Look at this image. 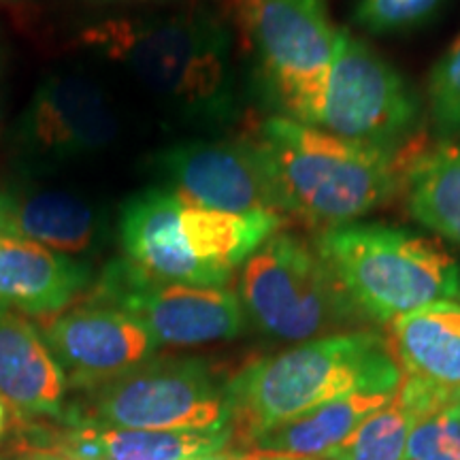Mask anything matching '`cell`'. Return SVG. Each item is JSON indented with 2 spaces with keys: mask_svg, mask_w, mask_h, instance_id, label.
<instances>
[{
  "mask_svg": "<svg viewBox=\"0 0 460 460\" xmlns=\"http://www.w3.org/2000/svg\"><path fill=\"white\" fill-rule=\"evenodd\" d=\"M407 460H460V416L450 407L418 420L407 439Z\"/></svg>",
  "mask_w": 460,
  "mask_h": 460,
  "instance_id": "cb8c5ba5",
  "label": "cell"
},
{
  "mask_svg": "<svg viewBox=\"0 0 460 460\" xmlns=\"http://www.w3.org/2000/svg\"><path fill=\"white\" fill-rule=\"evenodd\" d=\"M390 352L407 376L460 388V303L441 301L390 322Z\"/></svg>",
  "mask_w": 460,
  "mask_h": 460,
  "instance_id": "ac0fdd59",
  "label": "cell"
},
{
  "mask_svg": "<svg viewBox=\"0 0 460 460\" xmlns=\"http://www.w3.org/2000/svg\"><path fill=\"white\" fill-rule=\"evenodd\" d=\"M39 331L73 386L84 390L135 371L160 348L139 318L96 301L56 315Z\"/></svg>",
  "mask_w": 460,
  "mask_h": 460,
  "instance_id": "8fae6325",
  "label": "cell"
},
{
  "mask_svg": "<svg viewBox=\"0 0 460 460\" xmlns=\"http://www.w3.org/2000/svg\"><path fill=\"white\" fill-rule=\"evenodd\" d=\"M239 298L247 318L281 341L360 331L367 322L318 250L284 230L241 264Z\"/></svg>",
  "mask_w": 460,
  "mask_h": 460,
  "instance_id": "5b68a950",
  "label": "cell"
},
{
  "mask_svg": "<svg viewBox=\"0 0 460 460\" xmlns=\"http://www.w3.org/2000/svg\"><path fill=\"white\" fill-rule=\"evenodd\" d=\"M0 460H3V458H0Z\"/></svg>",
  "mask_w": 460,
  "mask_h": 460,
  "instance_id": "4dcf8cb0",
  "label": "cell"
},
{
  "mask_svg": "<svg viewBox=\"0 0 460 460\" xmlns=\"http://www.w3.org/2000/svg\"><path fill=\"white\" fill-rule=\"evenodd\" d=\"M156 163L172 192L188 203L226 214L286 217L254 141H186L164 149Z\"/></svg>",
  "mask_w": 460,
  "mask_h": 460,
  "instance_id": "30bf717a",
  "label": "cell"
},
{
  "mask_svg": "<svg viewBox=\"0 0 460 460\" xmlns=\"http://www.w3.org/2000/svg\"><path fill=\"white\" fill-rule=\"evenodd\" d=\"M90 279V267L77 258L0 233V307L28 315L58 314Z\"/></svg>",
  "mask_w": 460,
  "mask_h": 460,
  "instance_id": "2e32d148",
  "label": "cell"
},
{
  "mask_svg": "<svg viewBox=\"0 0 460 460\" xmlns=\"http://www.w3.org/2000/svg\"><path fill=\"white\" fill-rule=\"evenodd\" d=\"M66 373L37 326L0 307V396L17 420L65 418Z\"/></svg>",
  "mask_w": 460,
  "mask_h": 460,
  "instance_id": "9a60e30c",
  "label": "cell"
},
{
  "mask_svg": "<svg viewBox=\"0 0 460 460\" xmlns=\"http://www.w3.org/2000/svg\"><path fill=\"white\" fill-rule=\"evenodd\" d=\"M446 0H356L354 24L365 32L386 37L424 26Z\"/></svg>",
  "mask_w": 460,
  "mask_h": 460,
  "instance_id": "603a6c76",
  "label": "cell"
},
{
  "mask_svg": "<svg viewBox=\"0 0 460 460\" xmlns=\"http://www.w3.org/2000/svg\"><path fill=\"white\" fill-rule=\"evenodd\" d=\"M314 247L367 322L390 324L427 305L460 303V262L411 230L339 224L322 228Z\"/></svg>",
  "mask_w": 460,
  "mask_h": 460,
  "instance_id": "277c9868",
  "label": "cell"
},
{
  "mask_svg": "<svg viewBox=\"0 0 460 460\" xmlns=\"http://www.w3.org/2000/svg\"><path fill=\"white\" fill-rule=\"evenodd\" d=\"M429 119L444 141L460 139V34L429 75Z\"/></svg>",
  "mask_w": 460,
  "mask_h": 460,
  "instance_id": "7402d4cb",
  "label": "cell"
},
{
  "mask_svg": "<svg viewBox=\"0 0 460 460\" xmlns=\"http://www.w3.org/2000/svg\"><path fill=\"white\" fill-rule=\"evenodd\" d=\"M9 460H65L58 454L45 452V450H31V447H15L13 456Z\"/></svg>",
  "mask_w": 460,
  "mask_h": 460,
  "instance_id": "484cf974",
  "label": "cell"
},
{
  "mask_svg": "<svg viewBox=\"0 0 460 460\" xmlns=\"http://www.w3.org/2000/svg\"><path fill=\"white\" fill-rule=\"evenodd\" d=\"M394 393H354L315 407L305 416L269 430L252 444V450L318 458L343 444L371 413L386 407Z\"/></svg>",
  "mask_w": 460,
  "mask_h": 460,
  "instance_id": "d6986e66",
  "label": "cell"
},
{
  "mask_svg": "<svg viewBox=\"0 0 460 460\" xmlns=\"http://www.w3.org/2000/svg\"><path fill=\"white\" fill-rule=\"evenodd\" d=\"M402 379L390 345L373 331H348L252 360L228 379L233 439L252 446L269 430L354 393H396Z\"/></svg>",
  "mask_w": 460,
  "mask_h": 460,
  "instance_id": "7a4b0ae2",
  "label": "cell"
},
{
  "mask_svg": "<svg viewBox=\"0 0 460 460\" xmlns=\"http://www.w3.org/2000/svg\"><path fill=\"white\" fill-rule=\"evenodd\" d=\"M254 143L286 216L322 228L356 222L390 203L405 190L410 171L427 152L418 137L402 147H376L286 115L262 122Z\"/></svg>",
  "mask_w": 460,
  "mask_h": 460,
  "instance_id": "6da1fadb",
  "label": "cell"
},
{
  "mask_svg": "<svg viewBox=\"0 0 460 460\" xmlns=\"http://www.w3.org/2000/svg\"><path fill=\"white\" fill-rule=\"evenodd\" d=\"M224 460H318V458H301V456H288V454H275V452H261L250 450L245 454L228 452Z\"/></svg>",
  "mask_w": 460,
  "mask_h": 460,
  "instance_id": "d4e9b609",
  "label": "cell"
},
{
  "mask_svg": "<svg viewBox=\"0 0 460 460\" xmlns=\"http://www.w3.org/2000/svg\"><path fill=\"white\" fill-rule=\"evenodd\" d=\"M413 220L460 245V146L427 149L405 183Z\"/></svg>",
  "mask_w": 460,
  "mask_h": 460,
  "instance_id": "ffe728a7",
  "label": "cell"
},
{
  "mask_svg": "<svg viewBox=\"0 0 460 460\" xmlns=\"http://www.w3.org/2000/svg\"><path fill=\"white\" fill-rule=\"evenodd\" d=\"M68 427L222 430L233 424L228 379L200 358H152L65 410Z\"/></svg>",
  "mask_w": 460,
  "mask_h": 460,
  "instance_id": "8992f818",
  "label": "cell"
},
{
  "mask_svg": "<svg viewBox=\"0 0 460 460\" xmlns=\"http://www.w3.org/2000/svg\"><path fill=\"white\" fill-rule=\"evenodd\" d=\"M224 458H226V456H224ZM224 458H222V460H224Z\"/></svg>",
  "mask_w": 460,
  "mask_h": 460,
  "instance_id": "f546056e",
  "label": "cell"
},
{
  "mask_svg": "<svg viewBox=\"0 0 460 460\" xmlns=\"http://www.w3.org/2000/svg\"><path fill=\"white\" fill-rule=\"evenodd\" d=\"M84 43L186 113L220 118L233 102L228 31L207 13L107 20L88 28Z\"/></svg>",
  "mask_w": 460,
  "mask_h": 460,
  "instance_id": "3957f363",
  "label": "cell"
},
{
  "mask_svg": "<svg viewBox=\"0 0 460 460\" xmlns=\"http://www.w3.org/2000/svg\"><path fill=\"white\" fill-rule=\"evenodd\" d=\"M418 118L420 101L407 79L371 45L339 31L314 126L341 139L394 149L416 139Z\"/></svg>",
  "mask_w": 460,
  "mask_h": 460,
  "instance_id": "ba28073f",
  "label": "cell"
},
{
  "mask_svg": "<svg viewBox=\"0 0 460 460\" xmlns=\"http://www.w3.org/2000/svg\"><path fill=\"white\" fill-rule=\"evenodd\" d=\"M180 211L181 199L171 188H149L135 194L119 216L124 254L141 271L160 281L216 286L203 264L190 252Z\"/></svg>",
  "mask_w": 460,
  "mask_h": 460,
  "instance_id": "5bb4252c",
  "label": "cell"
},
{
  "mask_svg": "<svg viewBox=\"0 0 460 460\" xmlns=\"http://www.w3.org/2000/svg\"><path fill=\"white\" fill-rule=\"evenodd\" d=\"M413 424L410 413L393 399L322 460H407V439Z\"/></svg>",
  "mask_w": 460,
  "mask_h": 460,
  "instance_id": "44dd1931",
  "label": "cell"
},
{
  "mask_svg": "<svg viewBox=\"0 0 460 460\" xmlns=\"http://www.w3.org/2000/svg\"><path fill=\"white\" fill-rule=\"evenodd\" d=\"M239 22L286 118L315 124L337 34L322 0H239Z\"/></svg>",
  "mask_w": 460,
  "mask_h": 460,
  "instance_id": "52a82bcc",
  "label": "cell"
},
{
  "mask_svg": "<svg viewBox=\"0 0 460 460\" xmlns=\"http://www.w3.org/2000/svg\"><path fill=\"white\" fill-rule=\"evenodd\" d=\"M0 233L66 256L82 254L99 237V216L85 200L68 192L3 190Z\"/></svg>",
  "mask_w": 460,
  "mask_h": 460,
  "instance_id": "e0dca14e",
  "label": "cell"
},
{
  "mask_svg": "<svg viewBox=\"0 0 460 460\" xmlns=\"http://www.w3.org/2000/svg\"><path fill=\"white\" fill-rule=\"evenodd\" d=\"M4 429H7V402L0 396V437H3Z\"/></svg>",
  "mask_w": 460,
  "mask_h": 460,
  "instance_id": "4316f807",
  "label": "cell"
},
{
  "mask_svg": "<svg viewBox=\"0 0 460 460\" xmlns=\"http://www.w3.org/2000/svg\"><path fill=\"white\" fill-rule=\"evenodd\" d=\"M228 452H224V454H217V456H211V458H203V460H222L224 456H226Z\"/></svg>",
  "mask_w": 460,
  "mask_h": 460,
  "instance_id": "f1b7e54d",
  "label": "cell"
},
{
  "mask_svg": "<svg viewBox=\"0 0 460 460\" xmlns=\"http://www.w3.org/2000/svg\"><path fill=\"white\" fill-rule=\"evenodd\" d=\"M118 135V118L105 92L77 75H56L34 92L22 119V139L37 156L82 158L101 152Z\"/></svg>",
  "mask_w": 460,
  "mask_h": 460,
  "instance_id": "7c38bea8",
  "label": "cell"
},
{
  "mask_svg": "<svg viewBox=\"0 0 460 460\" xmlns=\"http://www.w3.org/2000/svg\"><path fill=\"white\" fill-rule=\"evenodd\" d=\"M15 447L58 454L65 460H203L228 452L233 429L143 430L113 427H31Z\"/></svg>",
  "mask_w": 460,
  "mask_h": 460,
  "instance_id": "4fadbf2b",
  "label": "cell"
},
{
  "mask_svg": "<svg viewBox=\"0 0 460 460\" xmlns=\"http://www.w3.org/2000/svg\"><path fill=\"white\" fill-rule=\"evenodd\" d=\"M447 407H450L452 411H456L458 416H460V388L454 390V394H452V399H450V405H447Z\"/></svg>",
  "mask_w": 460,
  "mask_h": 460,
  "instance_id": "83f0119b",
  "label": "cell"
},
{
  "mask_svg": "<svg viewBox=\"0 0 460 460\" xmlns=\"http://www.w3.org/2000/svg\"><path fill=\"white\" fill-rule=\"evenodd\" d=\"M90 301L111 305L139 318L160 345H203L243 335L247 314L226 286L160 281L128 258L111 261Z\"/></svg>",
  "mask_w": 460,
  "mask_h": 460,
  "instance_id": "9c48e42d",
  "label": "cell"
}]
</instances>
